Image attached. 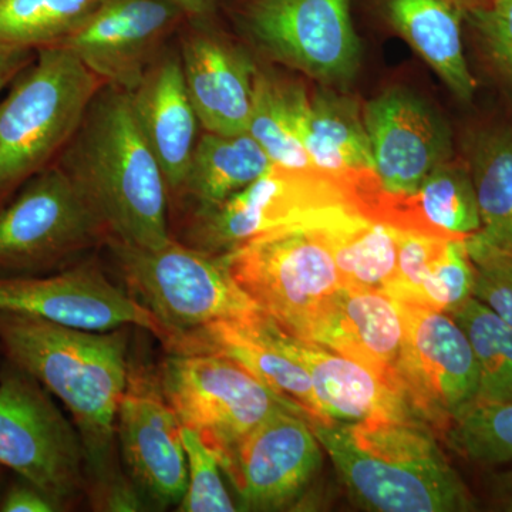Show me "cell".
Returning a JSON list of instances; mask_svg holds the SVG:
<instances>
[{"instance_id": "13", "label": "cell", "mask_w": 512, "mask_h": 512, "mask_svg": "<svg viewBox=\"0 0 512 512\" xmlns=\"http://www.w3.org/2000/svg\"><path fill=\"white\" fill-rule=\"evenodd\" d=\"M0 311L94 332L134 326L151 333L167 350L173 345L163 323L92 261L45 275H0Z\"/></svg>"}, {"instance_id": "36", "label": "cell", "mask_w": 512, "mask_h": 512, "mask_svg": "<svg viewBox=\"0 0 512 512\" xmlns=\"http://www.w3.org/2000/svg\"><path fill=\"white\" fill-rule=\"evenodd\" d=\"M448 239L451 238L397 229L396 278L386 292L396 299L419 302L424 282L446 251Z\"/></svg>"}, {"instance_id": "19", "label": "cell", "mask_w": 512, "mask_h": 512, "mask_svg": "<svg viewBox=\"0 0 512 512\" xmlns=\"http://www.w3.org/2000/svg\"><path fill=\"white\" fill-rule=\"evenodd\" d=\"M306 342L356 360L404 399V322L390 293L343 285L316 319Z\"/></svg>"}, {"instance_id": "35", "label": "cell", "mask_w": 512, "mask_h": 512, "mask_svg": "<svg viewBox=\"0 0 512 512\" xmlns=\"http://www.w3.org/2000/svg\"><path fill=\"white\" fill-rule=\"evenodd\" d=\"M466 242L476 269L474 298L512 328V254L495 248L478 232L468 237Z\"/></svg>"}, {"instance_id": "10", "label": "cell", "mask_w": 512, "mask_h": 512, "mask_svg": "<svg viewBox=\"0 0 512 512\" xmlns=\"http://www.w3.org/2000/svg\"><path fill=\"white\" fill-rule=\"evenodd\" d=\"M340 205L356 207L348 175L274 163L227 201L195 210L187 238L191 247L227 254L249 239L291 227Z\"/></svg>"}, {"instance_id": "37", "label": "cell", "mask_w": 512, "mask_h": 512, "mask_svg": "<svg viewBox=\"0 0 512 512\" xmlns=\"http://www.w3.org/2000/svg\"><path fill=\"white\" fill-rule=\"evenodd\" d=\"M488 59L512 86V0H490L467 10Z\"/></svg>"}, {"instance_id": "4", "label": "cell", "mask_w": 512, "mask_h": 512, "mask_svg": "<svg viewBox=\"0 0 512 512\" xmlns=\"http://www.w3.org/2000/svg\"><path fill=\"white\" fill-rule=\"evenodd\" d=\"M103 87L66 47L36 49L0 99V210L62 156Z\"/></svg>"}, {"instance_id": "15", "label": "cell", "mask_w": 512, "mask_h": 512, "mask_svg": "<svg viewBox=\"0 0 512 512\" xmlns=\"http://www.w3.org/2000/svg\"><path fill=\"white\" fill-rule=\"evenodd\" d=\"M185 19L171 0H101L57 45L70 50L104 86L130 93Z\"/></svg>"}, {"instance_id": "20", "label": "cell", "mask_w": 512, "mask_h": 512, "mask_svg": "<svg viewBox=\"0 0 512 512\" xmlns=\"http://www.w3.org/2000/svg\"><path fill=\"white\" fill-rule=\"evenodd\" d=\"M171 353H211L227 356L244 366L286 402L295 404L306 420L319 421L312 380L302 363L292 355L288 332L256 311L242 318L220 320L185 333Z\"/></svg>"}, {"instance_id": "18", "label": "cell", "mask_w": 512, "mask_h": 512, "mask_svg": "<svg viewBox=\"0 0 512 512\" xmlns=\"http://www.w3.org/2000/svg\"><path fill=\"white\" fill-rule=\"evenodd\" d=\"M211 20L185 19L180 60L185 86L205 131L247 133L258 67L241 47L211 28Z\"/></svg>"}, {"instance_id": "17", "label": "cell", "mask_w": 512, "mask_h": 512, "mask_svg": "<svg viewBox=\"0 0 512 512\" xmlns=\"http://www.w3.org/2000/svg\"><path fill=\"white\" fill-rule=\"evenodd\" d=\"M373 171L386 194L407 197L450 160V130L433 107L404 89L387 90L363 107Z\"/></svg>"}, {"instance_id": "27", "label": "cell", "mask_w": 512, "mask_h": 512, "mask_svg": "<svg viewBox=\"0 0 512 512\" xmlns=\"http://www.w3.org/2000/svg\"><path fill=\"white\" fill-rule=\"evenodd\" d=\"M272 164L251 134L205 131L195 144L180 194L195 202V210L215 207L258 180Z\"/></svg>"}, {"instance_id": "2", "label": "cell", "mask_w": 512, "mask_h": 512, "mask_svg": "<svg viewBox=\"0 0 512 512\" xmlns=\"http://www.w3.org/2000/svg\"><path fill=\"white\" fill-rule=\"evenodd\" d=\"M308 423L350 497L365 510H473L470 491L448 463L429 424L420 417Z\"/></svg>"}, {"instance_id": "29", "label": "cell", "mask_w": 512, "mask_h": 512, "mask_svg": "<svg viewBox=\"0 0 512 512\" xmlns=\"http://www.w3.org/2000/svg\"><path fill=\"white\" fill-rule=\"evenodd\" d=\"M468 171L480 212L478 234L512 254V130L487 128L474 134L468 144Z\"/></svg>"}, {"instance_id": "12", "label": "cell", "mask_w": 512, "mask_h": 512, "mask_svg": "<svg viewBox=\"0 0 512 512\" xmlns=\"http://www.w3.org/2000/svg\"><path fill=\"white\" fill-rule=\"evenodd\" d=\"M396 301L404 322V399L424 423L444 434L451 421L476 404V356L453 316L423 303Z\"/></svg>"}, {"instance_id": "22", "label": "cell", "mask_w": 512, "mask_h": 512, "mask_svg": "<svg viewBox=\"0 0 512 512\" xmlns=\"http://www.w3.org/2000/svg\"><path fill=\"white\" fill-rule=\"evenodd\" d=\"M288 346L311 376L319 421L355 423L373 417L417 416L400 394L356 360L289 333Z\"/></svg>"}, {"instance_id": "6", "label": "cell", "mask_w": 512, "mask_h": 512, "mask_svg": "<svg viewBox=\"0 0 512 512\" xmlns=\"http://www.w3.org/2000/svg\"><path fill=\"white\" fill-rule=\"evenodd\" d=\"M325 211L222 254L237 284L261 311L302 340L343 286L322 227Z\"/></svg>"}, {"instance_id": "11", "label": "cell", "mask_w": 512, "mask_h": 512, "mask_svg": "<svg viewBox=\"0 0 512 512\" xmlns=\"http://www.w3.org/2000/svg\"><path fill=\"white\" fill-rule=\"evenodd\" d=\"M352 0H242L235 16L262 52L323 83L355 77L362 47Z\"/></svg>"}, {"instance_id": "43", "label": "cell", "mask_w": 512, "mask_h": 512, "mask_svg": "<svg viewBox=\"0 0 512 512\" xmlns=\"http://www.w3.org/2000/svg\"><path fill=\"white\" fill-rule=\"evenodd\" d=\"M0 478H2V467H0Z\"/></svg>"}, {"instance_id": "23", "label": "cell", "mask_w": 512, "mask_h": 512, "mask_svg": "<svg viewBox=\"0 0 512 512\" xmlns=\"http://www.w3.org/2000/svg\"><path fill=\"white\" fill-rule=\"evenodd\" d=\"M383 9L390 25L439 74L454 96L470 100L476 80L464 56V10L458 0H383Z\"/></svg>"}, {"instance_id": "31", "label": "cell", "mask_w": 512, "mask_h": 512, "mask_svg": "<svg viewBox=\"0 0 512 512\" xmlns=\"http://www.w3.org/2000/svg\"><path fill=\"white\" fill-rule=\"evenodd\" d=\"M101 0H0V47L57 45Z\"/></svg>"}, {"instance_id": "38", "label": "cell", "mask_w": 512, "mask_h": 512, "mask_svg": "<svg viewBox=\"0 0 512 512\" xmlns=\"http://www.w3.org/2000/svg\"><path fill=\"white\" fill-rule=\"evenodd\" d=\"M3 512H55L59 507L49 495L43 493L36 485L19 477L0 500Z\"/></svg>"}, {"instance_id": "1", "label": "cell", "mask_w": 512, "mask_h": 512, "mask_svg": "<svg viewBox=\"0 0 512 512\" xmlns=\"http://www.w3.org/2000/svg\"><path fill=\"white\" fill-rule=\"evenodd\" d=\"M127 328L94 332L28 313L0 311V349L72 414L86 460V494L97 511L146 510L120 463L117 414L130 365Z\"/></svg>"}, {"instance_id": "34", "label": "cell", "mask_w": 512, "mask_h": 512, "mask_svg": "<svg viewBox=\"0 0 512 512\" xmlns=\"http://www.w3.org/2000/svg\"><path fill=\"white\" fill-rule=\"evenodd\" d=\"M466 239H448L446 251L424 282L419 303L450 315L474 298L476 269L468 254Z\"/></svg>"}, {"instance_id": "16", "label": "cell", "mask_w": 512, "mask_h": 512, "mask_svg": "<svg viewBox=\"0 0 512 512\" xmlns=\"http://www.w3.org/2000/svg\"><path fill=\"white\" fill-rule=\"evenodd\" d=\"M322 466V446L305 414L278 413L239 444L227 470L244 511L284 510Z\"/></svg>"}, {"instance_id": "21", "label": "cell", "mask_w": 512, "mask_h": 512, "mask_svg": "<svg viewBox=\"0 0 512 512\" xmlns=\"http://www.w3.org/2000/svg\"><path fill=\"white\" fill-rule=\"evenodd\" d=\"M128 96L138 128L163 170L168 191L180 194L200 124L185 86L180 55L160 53Z\"/></svg>"}, {"instance_id": "40", "label": "cell", "mask_w": 512, "mask_h": 512, "mask_svg": "<svg viewBox=\"0 0 512 512\" xmlns=\"http://www.w3.org/2000/svg\"><path fill=\"white\" fill-rule=\"evenodd\" d=\"M184 10L188 19H214L217 15L218 0H171Z\"/></svg>"}, {"instance_id": "14", "label": "cell", "mask_w": 512, "mask_h": 512, "mask_svg": "<svg viewBox=\"0 0 512 512\" xmlns=\"http://www.w3.org/2000/svg\"><path fill=\"white\" fill-rule=\"evenodd\" d=\"M181 424L161 386L158 369L130 357L117 414V440L128 476L154 507H174L188 483Z\"/></svg>"}, {"instance_id": "24", "label": "cell", "mask_w": 512, "mask_h": 512, "mask_svg": "<svg viewBox=\"0 0 512 512\" xmlns=\"http://www.w3.org/2000/svg\"><path fill=\"white\" fill-rule=\"evenodd\" d=\"M389 224L403 231L443 238H468L481 229L476 190L468 167L450 160L434 168L419 190L397 197Z\"/></svg>"}, {"instance_id": "30", "label": "cell", "mask_w": 512, "mask_h": 512, "mask_svg": "<svg viewBox=\"0 0 512 512\" xmlns=\"http://www.w3.org/2000/svg\"><path fill=\"white\" fill-rule=\"evenodd\" d=\"M470 340L478 367L476 404L512 400V328L476 298L450 313Z\"/></svg>"}, {"instance_id": "25", "label": "cell", "mask_w": 512, "mask_h": 512, "mask_svg": "<svg viewBox=\"0 0 512 512\" xmlns=\"http://www.w3.org/2000/svg\"><path fill=\"white\" fill-rule=\"evenodd\" d=\"M322 227L343 285L386 291L397 271V229L352 205L323 212Z\"/></svg>"}, {"instance_id": "41", "label": "cell", "mask_w": 512, "mask_h": 512, "mask_svg": "<svg viewBox=\"0 0 512 512\" xmlns=\"http://www.w3.org/2000/svg\"><path fill=\"white\" fill-rule=\"evenodd\" d=\"M494 497L501 510L512 511V470L498 478Z\"/></svg>"}, {"instance_id": "5", "label": "cell", "mask_w": 512, "mask_h": 512, "mask_svg": "<svg viewBox=\"0 0 512 512\" xmlns=\"http://www.w3.org/2000/svg\"><path fill=\"white\" fill-rule=\"evenodd\" d=\"M127 292L173 336L220 320L261 311L229 271L224 255L171 239L160 248H141L109 238L106 242Z\"/></svg>"}, {"instance_id": "28", "label": "cell", "mask_w": 512, "mask_h": 512, "mask_svg": "<svg viewBox=\"0 0 512 512\" xmlns=\"http://www.w3.org/2000/svg\"><path fill=\"white\" fill-rule=\"evenodd\" d=\"M308 103V93L299 84L256 69L247 133L264 148L272 163L316 168L302 143Z\"/></svg>"}, {"instance_id": "39", "label": "cell", "mask_w": 512, "mask_h": 512, "mask_svg": "<svg viewBox=\"0 0 512 512\" xmlns=\"http://www.w3.org/2000/svg\"><path fill=\"white\" fill-rule=\"evenodd\" d=\"M36 50L0 47V96L23 69L35 59Z\"/></svg>"}, {"instance_id": "9", "label": "cell", "mask_w": 512, "mask_h": 512, "mask_svg": "<svg viewBox=\"0 0 512 512\" xmlns=\"http://www.w3.org/2000/svg\"><path fill=\"white\" fill-rule=\"evenodd\" d=\"M0 467L36 485L60 511L86 494L79 431L52 393L9 360L0 369Z\"/></svg>"}, {"instance_id": "42", "label": "cell", "mask_w": 512, "mask_h": 512, "mask_svg": "<svg viewBox=\"0 0 512 512\" xmlns=\"http://www.w3.org/2000/svg\"><path fill=\"white\" fill-rule=\"evenodd\" d=\"M473 2H490V0H473Z\"/></svg>"}, {"instance_id": "7", "label": "cell", "mask_w": 512, "mask_h": 512, "mask_svg": "<svg viewBox=\"0 0 512 512\" xmlns=\"http://www.w3.org/2000/svg\"><path fill=\"white\" fill-rule=\"evenodd\" d=\"M158 376L181 424L200 436L222 471L266 420L286 410L303 413L227 356L168 352Z\"/></svg>"}, {"instance_id": "8", "label": "cell", "mask_w": 512, "mask_h": 512, "mask_svg": "<svg viewBox=\"0 0 512 512\" xmlns=\"http://www.w3.org/2000/svg\"><path fill=\"white\" fill-rule=\"evenodd\" d=\"M110 238L106 225L69 173L40 171L0 210V275H45Z\"/></svg>"}, {"instance_id": "3", "label": "cell", "mask_w": 512, "mask_h": 512, "mask_svg": "<svg viewBox=\"0 0 512 512\" xmlns=\"http://www.w3.org/2000/svg\"><path fill=\"white\" fill-rule=\"evenodd\" d=\"M59 164L93 205L110 238L151 249L173 239L167 181L138 128L127 92L104 86L97 93Z\"/></svg>"}, {"instance_id": "32", "label": "cell", "mask_w": 512, "mask_h": 512, "mask_svg": "<svg viewBox=\"0 0 512 512\" xmlns=\"http://www.w3.org/2000/svg\"><path fill=\"white\" fill-rule=\"evenodd\" d=\"M444 434L468 460L488 466L512 463V400L473 404L451 421Z\"/></svg>"}, {"instance_id": "26", "label": "cell", "mask_w": 512, "mask_h": 512, "mask_svg": "<svg viewBox=\"0 0 512 512\" xmlns=\"http://www.w3.org/2000/svg\"><path fill=\"white\" fill-rule=\"evenodd\" d=\"M302 143L312 164L332 174L373 170L372 147L355 99L329 90L309 97Z\"/></svg>"}, {"instance_id": "33", "label": "cell", "mask_w": 512, "mask_h": 512, "mask_svg": "<svg viewBox=\"0 0 512 512\" xmlns=\"http://www.w3.org/2000/svg\"><path fill=\"white\" fill-rule=\"evenodd\" d=\"M187 456L188 483L183 500L177 505L181 512H232L237 505L231 500L221 476L217 458L194 430L181 429Z\"/></svg>"}]
</instances>
